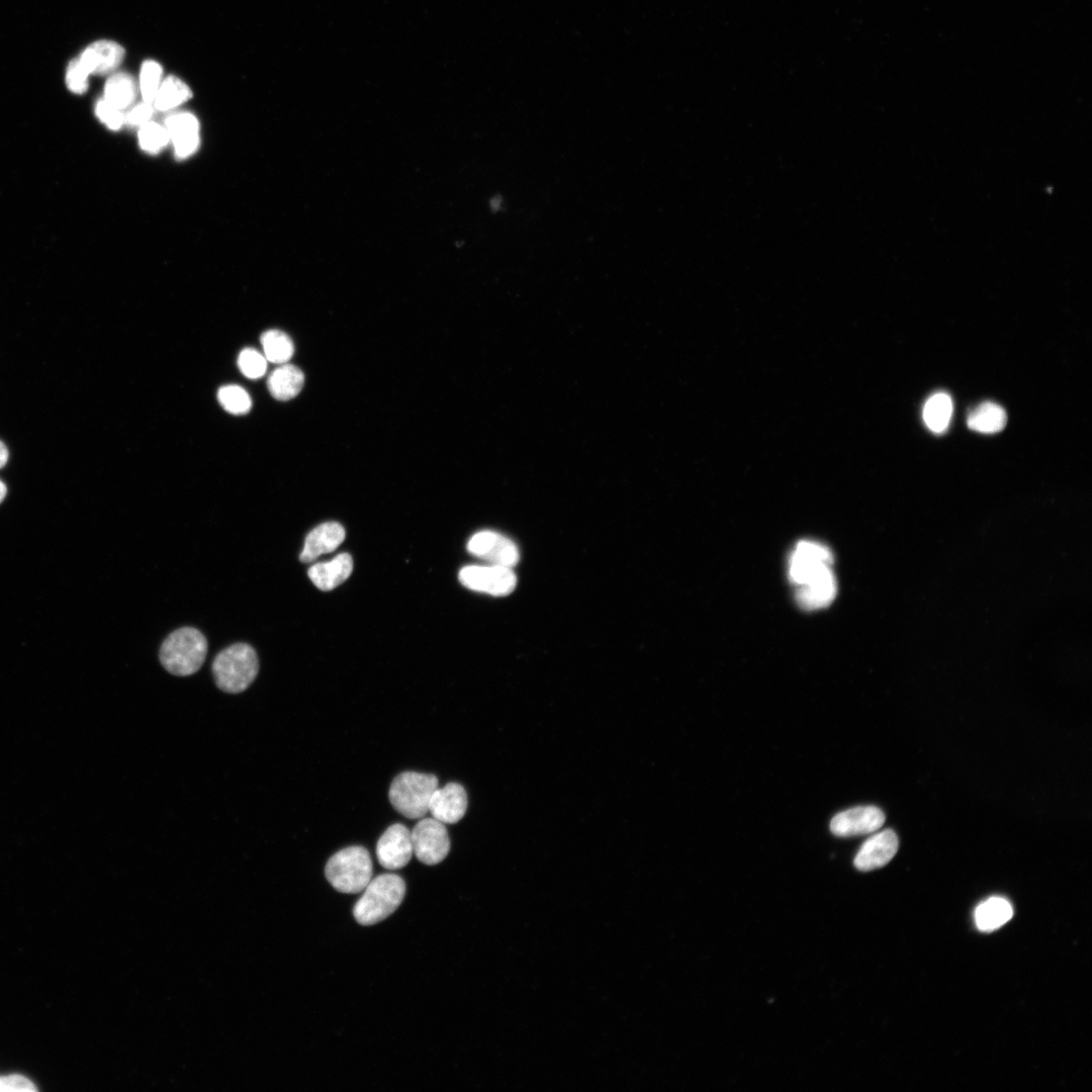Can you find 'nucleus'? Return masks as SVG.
<instances>
[{
    "instance_id": "28",
    "label": "nucleus",
    "mask_w": 1092,
    "mask_h": 1092,
    "mask_svg": "<svg viewBox=\"0 0 1092 1092\" xmlns=\"http://www.w3.org/2000/svg\"><path fill=\"white\" fill-rule=\"evenodd\" d=\"M163 69L154 60H147L142 64L140 71L139 88L143 101L153 103L155 95L162 83Z\"/></svg>"
},
{
    "instance_id": "33",
    "label": "nucleus",
    "mask_w": 1092,
    "mask_h": 1092,
    "mask_svg": "<svg viewBox=\"0 0 1092 1092\" xmlns=\"http://www.w3.org/2000/svg\"><path fill=\"white\" fill-rule=\"evenodd\" d=\"M36 1090L37 1089L34 1086V1084L29 1079L25 1078L24 1076H21V1075H9V1076L0 1077V1092H2V1091H5V1092H10V1091H14V1092H16V1091L33 1092V1091H36Z\"/></svg>"
},
{
    "instance_id": "14",
    "label": "nucleus",
    "mask_w": 1092,
    "mask_h": 1092,
    "mask_svg": "<svg viewBox=\"0 0 1092 1092\" xmlns=\"http://www.w3.org/2000/svg\"><path fill=\"white\" fill-rule=\"evenodd\" d=\"M467 809V795L464 788L456 783H449L437 788L429 803L432 817L444 824L458 822Z\"/></svg>"
},
{
    "instance_id": "19",
    "label": "nucleus",
    "mask_w": 1092,
    "mask_h": 1092,
    "mask_svg": "<svg viewBox=\"0 0 1092 1092\" xmlns=\"http://www.w3.org/2000/svg\"><path fill=\"white\" fill-rule=\"evenodd\" d=\"M304 383L302 371L295 365L284 363L274 369L268 377L267 386L271 395L278 400L295 397Z\"/></svg>"
},
{
    "instance_id": "32",
    "label": "nucleus",
    "mask_w": 1092,
    "mask_h": 1092,
    "mask_svg": "<svg viewBox=\"0 0 1092 1092\" xmlns=\"http://www.w3.org/2000/svg\"><path fill=\"white\" fill-rule=\"evenodd\" d=\"M154 112L155 108L152 103L142 101L124 113V124L131 127H141L151 121Z\"/></svg>"
},
{
    "instance_id": "35",
    "label": "nucleus",
    "mask_w": 1092,
    "mask_h": 1092,
    "mask_svg": "<svg viewBox=\"0 0 1092 1092\" xmlns=\"http://www.w3.org/2000/svg\"><path fill=\"white\" fill-rule=\"evenodd\" d=\"M6 491L7 489L5 484L0 480V503L4 499Z\"/></svg>"
},
{
    "instance_id": "30",
    "label": "nucleus",
    "mask_w": 1092,
    "mask_h": 1092,
    "mask_svg": "<svg viewBox=\"0 0 1092 1092\" xmlns=\"http://www.w3.org/2000/svg\"><path fill=\"white\" fill-rule=\"evenodd\" d=\"M94 113L97 119L110 130H118L124 125L123 110L115 107L103 97L95 103Z\"/></svg>"
},
{
    "instance_id": "27",
    "label": "nucleus",
    "mask_w": 1092,
    "mask_h": 1092,
    "mask_svg": "<svg viewBox=\"0 0 1092 1092\" xmlns=\"http://www.w3.org/2000/svg\"><path fill=\"white\" fill-rule=\"evenodd\" d=\"M217 398L221 406L234 415L247 414L252 406L249 393L236 384L221 386L217 392Z\"/></svg>"
},
{
    "instance_id": "13",
    "label": "nucleus",
    "mask_w": 1092,
    "mask_h": 1092,
    "mask_svg": "<svg viewBox=\"0 0 1092 1092\" xmlns=\"http://www.w3.org/2000/svg\"><path fill=\"white\" fill-rule=\"evenodd\" d=\"M899 842L892 829L882 830L868 838L856 853L853 864L861 872L886 866L896 854Z\"/></svg>"
},
{
    "instance_id": "5",
    "label": "nucleus",
    "mask_w": 1092,
    "mask_h": 1092,
    "mask_svg": "<svg viewBox=\"0 0 1092 1092\" xmlns=\"http://www.w3.org/2000/svg\"><path fill=\"white\" fill-rule=\"evenodd\" d=\"M438 788L434 775L404 771L396 776L389 789L394 809L410 819H421L429 812V803Z\"/></svg>"
},
{
    "instance_id": "34",
    "label": "nucleus",
    "mask_w": 1092,
    "mask_h": 1092,
    "mask_svg": "<svg viewBox=\"0 0 1092 1092\" xmlns=\"http://www.w3.org/2000/svg\"><path fill=\"white\" fill-rule=\"evenodd\" d=\"M8 460V450L3 442L0 441V468H2Z\"/></svg>"
},
{
    "instance_id": "16",
    "label": "nucleus",
    "mask_w": 1092,
    "mask_h": 1092,
    "mask_svg": "<svg viewBox=\"0 0 1092 1092\" xmlns=\"http://www.w3.org/2000/svg\"><path fill=\"white\" fill-rule=\"evenodd\" d=\"M345 535V529L339 523L321 524L307 534L299 559L310 562L322 554L334 551L344 541Z\"/></svg>"
},
{
    "instance_id": "20",
    "label": "nucleus",
    "mask_w": 1092,
    "mask_h": 1092,
    "mask_svg": "<svg viewBox=\"0 0 1092 1092\" xmlns=\"http://www.w3.org/2000/svg\"><path fill=\"white\" fill-rule=\"evenodd\" d=\"M1007 423V415L1002 406L985 401L973 408L967 419L968 427L976 432L994 434L1002 431Z\"/></svg>"
},
{
    "instance_id": "4",
    "label": "nucleus",
    "mask_w": 1092,
    "mask_h": 1092,
    "mask_svg": "<svg viewBox=\"0 0 1092 1092\" xmlns=\"http://www.w3.org/2000/svg\"><path fill=\"white\" fill-rule=\"evenodd\" d=\"M325 874L329 883L339 892H362L372 879L370 853L363 846L346 847L328 860Z\"/></svg>"
},
{
    "instance_id": "15",
    "label": "nucleus",
    "mask_w": 1092,
    "mask_h": 1092,
    "mask_svg": "<svg viewBox=\"0 0 1092 1092\" xmlns=\"http://www.w3.org/2000/svg\"><path fill=\"white\" fill-rule=\"evenodd\" d=\"M125 51L113 40L101 39L89 44L78 58L90 75L112 73L122 63Z\"/></svg>"
},
{
    "instance_id": "9",
    "label": "nucleus",
    "mask_w": 1092,
    "mask_h": 1092,
    "mask_svg": "<svg viewBox=\"0 0 1092 1092\" xmlns=\"http://www.w3.org/2000/svg\"><path fill=\"white\" fill-rule=\"evenodd\" d=\"M470 554L488 561L493 565L515 566L519 561L517 545L509 538L493 531H480L467 543Z\"/></svg>"
},
{
    "instance_id": "26",
    "label": "nucleus",
    "mask_w": 1092,
    "mask_h": 1092,
    "mask_svg": "<svg viewBox=\"0 0 1092 1092\" xmlns=\"http://www.w3.org/2000/svg\"><path fill=\"white\" fill-rule=\"evenodd\" d=\"M138 141L145 153L156 155L168 146L170 136L165 125L151 120L139 127Z\"/></svg>"
},
{
    "instance_id": "21",
    "label": "nucleus",
    "mask_w": 1092,
    "mask_h": 1092,
    "mask_svg": "<svg viewBox=\"0 0 1092 1092\" xmlns=\"http://www.w3.org/2000/svg\"><path fill=\"white\" fill-rule=\"evenodd\" d=\"M1013 915L1010 902L1002 897H991L982 902L975 911V922L981 931H993Z\"/></svg>"
},
{
    "instance_id": "8",
    "label": "nucleus",
    "mask_w": 1092,
    "mask_h": 1092,
    "mask_svg": "<svg viewBox=\"0 0 1092 1092\" xmlns=\"http://www.w3.org/2000/svg\"><path fill=\"white\" fill-rule=\"evenodd\" d=\"M458 576L467 588L495 597L511 594L517 584V577L511 567L493 564L465 566Z\"/></svg>"
},
{
    "instance_id": "23",
    "label": "nucleus",
    "mask_w": 1092,
    "mask_h": 1092,
    "mask_svg": "<svg viewBox=\"0 0 1092 1092\" xmlns=\"http://www.w3.org/2000/svg\"><path fill=\"white\" fill-rule=\"evenodd\" d=\"M138 86L127 73H114L105 82L103 98L121 110L134 102Z\"/></svg>"
},
{
    "instance_id": "12",
    "label": "nucleus",
    "mask_w": 1092,
    "mask_h": 1092,
    "mask_svg": "<svg viewBox=\"0 0 1092 1092\" xmlns=\"http://www.w3.org/2000/svg\"><path fill=\"white\" fill-rule=\"evenodd\" d=\"M165 127L178 160H185L196 153L200 145V125L197 117L188 111L170 113Z\"/></svg>"
},
{
    "instance_id": "10",
    "label": "nucleus",
    "mask_w": 1092,
    "mask_h": 1092,
    "mask_svg": "<svg viewBox=\"0 0 1092 1092\" xmlns=\"http://www.w3.org/2000/svg\"><path fill=\"white\" fill-rule=\"evenodd\" d=\"M885 822L883 811L875 806H857L836 814L831 832L840 837L864 835L879 830Z\"/></svg>"
},
{
    "instance_id": "31",
    "label": "nucleus",
    "mask_w": 1092,
    "mask_h": 1092,
    "mask_svg": "<svg viewBox=\"0 0 1092 1092\" xmlns=\"http://www.w3.org/2000/svg\"><path fill=\"white\" fill-rule=\"evenodd\" d=\"M90 74L79 59L72 60L66 70L65 81L68 89L77 95L84 94L89 86Z\"/></svg>"
},
{
    "instance_id": "29",
    "label": "nucleus",
    "mask_w": 1092,
    "mask_h": 1092,
    "mask_svg": "<svg viewBox=\"0 0 1092 1092\" xmlns=\"http://www.w3.org/2000/svg\"><path fill=\"white\" fill-rule=\"evenodd\" d=\"M238 366L246 377L257 379L266 373L267 360L256 349L246 348L238 357Z\"/></svg>"
},
{
    "instance_id": "18",
    "label": "nucleus",
    "mask_w": 1092,
    "mask_h": 1092,
    "mask_svg": "<svg viewBox=\"0 0 1092 1092\" xmlns=\"http://www.w3.org/2000/svg\"><path fill=\"white\" fill-rule=\"evenodd\" d=\"M837 592L833 571L804 585L796 587L795 599L804 610L813 611L827 607Z\"/></svg>"
},
{
    "instance_id": "24",
    "label": "nucleus",
    "mask_w": 1092,
    "mask_h": 1092,
    "mask_svg": "<svg viewBox=\"0 0 1092 1092\" xmlns=\"http://www.w3.org/2000/svg\"><path fill=\"white\" fill-rule=\"evenodd\" d=\"M952 415V401L946 392H936L931 395L923 407V420L927 428L935 433H943L949 424Z\"/></svg>"
},
{
    "instance_id": "7",
    "label": "nucleus",
    "mask_w": 1092,
    "mask_h": 1092,
    "mask_svg": "<svg viewBox=\"0 0 1092 1092\" xmlns=\"http://www.w3.org/2000/svg\"><path fill=\"white\" fill-rule=\"evenodd\" d=\"M413 852L423 863L433 866L441 862L450 849V839L445 824L435 818H421L411 831Z\"/></svg>"
},
{
    "instance_id": "2",
    "label": "nucleus",
    "mask_w": 1092,
    "mask_h": 1092,
    "mask_svg": "<svg viewBox=\"0 0 1092 1092\" xmlns=\"http://www.w3.org/2000/svg\"><path fill=\"white\" fill-rule=\"evenodd\" d=\"M207 653L204 635L192 627L172 632L162 643L160 661L174 675L186 676L196 672Z\"/></svg>"
},
{
    "instance_id": "1",
    "label": "nucleus",
    "mask_w": 1092,
    "mask_h": 1092,
    "mask_svg": "<svg viewBox=\"0 0 1092 1092\" xmlns=\"http://www.w3.org/2000/svg\"><path fill=\"white\" fill-rule=\"evenodd\" d=\"M356 902L353 914L361 925H372L392 914L405 895V884L395 874H382L368 883Z\"/></svg>"
},
{
    "instance_id": "11",
    "label": "nucleus",
    "mask_w": 1092,
    "mask_h": 1092,
    "mask_svg": "<svg viewBox=\"0 0 1092 1092\" xmlns=\"http://www.w3.org/2000/svg\"><path fill=\"white\" fill-rule=\"evenodd\" d=\"M413 853L411 831L399 823L389 826L376 844L377 859L387 870L403 868Z\"/></svg>"
},
{
    "instance_id": "6",
    "label": "nucleus",
    "mask_w": 1092,
    "mask_h": 1092,
    "mask_svg": "<svg viewBox=\"0 0 1092 1092\" xmlns=\"http://www.w3.org/2000/svg\"><path fill=\"white\" fill-rule=\"evenodd\" d=\"M833 555L822 543L803 540L789 559V578L795 587L811 582L832 571Z\"/></svg>"
},
{
    "instance_id": "17",
    "label": "nucleus",
    "mask_w": 1092,
    "mask_h": 1092,
    "mask_svg": "<svg viewBox=\"0 0 1092 1092\" xmlns=\"http://www.w3.org/2000/svg\"><path fill=\"white\" fill-rule=\"evenodd\" d=\"M353 570V559L348 553H341L329 562L312 565L308 577L322 590H331L343 583Z\"/></svg>"
},
{
    "instance_id": "3",
    "label": "nucleus",
    "mask_w": 1092,
    "mask_h": 1092,
    "mask_svg": "<svg viewBox=\"0 0 1092 1092\" xmlns=\"http://www.w3.org/2000/svg\"><path fill=\"white\" fill-rule=\"evenodd\" d=\"M258 671L257 653L246 643H236L221 650L212 663L216 686L229 694H239L249 688Z\"/></svg>"
},
{
    "instance_id": "25",
    "label": "nucleus",
    "mask_w": 1092,
    "mask_h": 1092,
    "mask_svg": "<svg viewBox=\"0 0 1092 1092\" xmlns=\"http://www.w3.org/2000/svg\"><path fill=\"white\" fill-rule=\"evenodd\" d=\"M261 345L266 360L274 364L287 363L294 352L290 337L278 330L264 332L261 336Z\"/></svg>"
},
{
    "instance_id": "22",
    "label": "nucleus",
    "mask_w": 1092,
    "mask_h": 1092,
    "mask_svg": "<svg viewBox=\"0 0 1092 1092\" xmlns=\"http://www.w3.org/2000/svg\"><path fill=\"white\" fill-rule=\"evenodd\" d=\"M192 97L189 86L176 76L165 78L153 101L155 110L160 112L171 111Z\"/></svg>"
}]
</instances>
